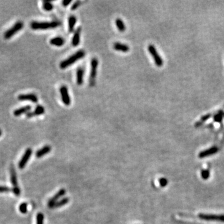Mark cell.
I'll use <instances>...</instances> for the list:
<instances>
[{
	"instance_id": "obj_1",
	"label": "cell",
	"mask_w": 224,
	"mask_h": 224,
	"mask_svg": "<svg viewBox=\"0 0 224 224\" xmlns=\"http://www.w3.org/2000/svg\"><path fill=\"white\" fill-rule=\"evenodd\" d=\"M85 55V52L84 50L81 49L80 51H78L77 52H76L75 54L70 56L67 59L62 61L59 65L60 68L62 69L67 68L68 67L72 65L74 63L76 62L77 60L84 58Z\"/></svg>"
},
{
	"instance_id": "obj_2",
	"label": "cell",
	"mask_w": 224,
	"mask_h": 224,
	"mask_svg": "<svg viewBox=\"0 0 224 224\" xmlns=\"http://www.w3.org/2000/svg\"><path fill=\"white\" fill-rule=\"evenodd\" d=\"M60 26L59 21L51 22H41V21H32L31 23V27L33 30H44L56 28Z\"/></svg>"
},
{
	"instance_id": "obj_3",
	"label": "cell",
	"mask_w": 224,
	"mask_h": 224,
	"mask_svg": "<svg viewBox=\"0 0 224 224\" xmlns=\"http://www.w3.org/2000/svg\"><path fill=\"white\" fill-rule=\"evenodd\" d=\"M98 60L97 58H93L91 60V70L89 76V85L90 87H94L96 84V77L97 74V68Z\"/></svg>"
},
{
	"instance_id": "obj_4",
	"label": "cell",
	"mask_w": 224,
	"mask_h": 224,
	"mask_svg": "<svg viewBox=\"0 0 224 224\" xmlns=\"http://www.w3.org/2000/svg\"><path fill=\"white\" fill-rule=\"evenodd\" d=\"M24 27V23L19 21L16 22L11 28L8 29L4 33V38L6 39H9L15 36L16 33L20 31Z\"/></svg>"
},
{
	"instance_id": "obj_5",
	"label": "cell",
	"mask_w": 224,
	"mask_h": 224,
	"mask_svg": "<svg viewBox=\"0 0 224 224\" xmlns=\"http://www.w3.org/2000/svg\"><path fill=\"white\" fill-rule=\"evenodd\" d=\"M10 174H11V182L13 185L12 190L14 194H15L16 195H17V196H19L21 194V190L20 187H18L16 172L15 167H14L13 165H11L10 168Z\"/></svg>"
},
{
	"instance_id": "obj_6",
	"label": "cell",
	"mask_w": 224,
	"mask_h": 224,
	"mask_svg": "<svg viewBox=\"0 0 224 224\" xmlns=\"http://www.w3.org/2000/svg\"><path fill=\"white\" fill-rule=\"evenodd\" d=\"M147 49H148V51L150 52V53L152 57V58H153L156 65L158 67H159L163 66V59H162L161 57L158 54V51H157L156 47L152 44H150L148 47H147Z\"/></svg>"
},
{
	"instance_id": "obj_7",
	"label": "cell",
	"mask_w": 224,
	"mask_h": 224,
	"mask_svg": "<svg viewBox=\"0 0 224 224\" xmlns=\"http://www.w3.org/2000/svg\"><path fill=\"white\" fill-rule=\"evenodd\" d=\"M199 217L202 220L207 221H217L224 222V215H213V214L201 213Z\"/></svg>"
},
{
	"instance_id": "obj_8",
	"label": "cell",
	"mask_w": 224,
	"mask_h": 224,
	"mask_svg": "<svg viewBox=\"0 0 224 224\" xmlns=\"http://www.w3.org/2000/svg\"><path fill=\"white\" fill-rule=\"evenodd\" d=\"M60 92L61 94L62 100L64 104L66 106H69L71 103V98L69 94L68 88L65 85H62L60 88Z\"/></svg>"
},
{
	"instance_id": "obj_9",
	"label": "cell",
	"mask_w": 224,
	"mask_h": 224,
	"mask_svg": "<svg viewBox=\"0 0 224 224\" xmlns=\"http://www.w3.org/2000/svg\"><path fill=\"white\" fill-rule=\"evenodd\" d=\"M66 193V190L64 189H61L57 192L53 197L49 199L48 202V207L51 209H53L55 204L58 201V200L64 195Z\"/></svg>"
},
{
	"instance_id": "obj_10",
	"label": "cell",
	"mask_w": 224,
	"mask_h": 224,
	"mask_svg": "<svg viewBox=\"0 0 224 224\" xmlns=\"http://www.w3.org/2000/svg\"><path fill=\"white\" fill-rule=\"evenodd\" d=\"M32 151L31 148H27L24 153L20 161L19 162L18 166L20 169H23L26 166L27 163L32 155Z\"/></svg>"
},
{
	"instance_id": "obj_11",
	"label": "cell",
	"mask_w": 224,
	"mask_h": 224,
	"mask_svg": "<svg viewBox=\"0 0 224 224\" xmlns=\"http://www.w3.org/2000/svg\"><path fill=\"white\" fill-rule=\"evenodd\" d=\"M18 99L20 101H29L32 103H37L38 102V97L34 93L21 94L18 97Z\"/></svg>"
},
{
	"instance_id": "obj_12",
	"label": "cell",
	"mask_w": 224,
	"mask_h": 224,
	"mask_svg": "<svg viewBox=\"0 0 224 224\" xmlns=\"http://www.w3.org/2000/svg\"><path fill=\"white\" fill-rule=\"evenodd\" d=\"M44 113H45L44 107L43 106L39 105H37L34 111L32 112L27 113V115H26V117L27 118H32L33 117L41 115H42V114H44Z\"/></svg>"
},
{
	"instance_id": "obj_13",
	"label": "cell",
	"mask_w": 224,
	"mask_h": 224,
	"mask_svg": "<svg viewBox=\"0 0 224 224\" xmlns=\"http://www.w3.org/2000/svg\"><path fill=\"white\" fill-rule=\"evenodd\" d=\"M218 151V147H211V148H209L207 150H205V151H203L200 152L199 154V157L200 158H206V157L212 156L214 154L217 153Z\"/></svg>"
},
{
	"instance_id": "obj_14",
	"label": "cell",
	"mask_w": 224,
	"mask_h": 224,
	"mask_svg": "<svg viewBox=\"0 0 224 224\" xmlns=\"http://www.w3.org/2000/svg\"><path fill=\"white\" fill-rule=\"evenodd\" d=\"M113 49L117 51H120L123 52H128L130 51V47L126 44H123L121 42H115L113 45Z\"/></svg>"
},
{
	"instance_id": "obj_15",
	"label": "cell",
	"mask_w": 224,
	"mask_h": 224,
	"mask_svg": "<svg viewBox=\"0 0 224 224\" xmlns=\"http://www.w3.org/2000/svg\"><path fill=\"white\" fill-rule=\"evenodd\" d=\"M31 107L30 105L24 106L21 108L16 109L15 110H14L13 115L15 117H20L24 113H29V112L31 111Z\"/></svg>"
},
{
	"instance_id": "obj_16",
	"label": "cell",
	"mask_w": 224,
	"mask_h": 224,
	"mask_svg": "<svg viewBox=\"0 0 224 224\" xmlns=\"http://www.w3.org/2000/svg\"><path fill=\"white\" fill-rule=\"evenodd\" d=\"M80 34H81V27H79L75 30L72 41V44L74 47H77L79 46L80 42Z\"/></svg>"
},
{
	"instance_id": "obj_17",
	"label": "cell",
	"mask_w": 224,
	"mask_h": 224,
	"mask_svg": "<svg viewBox=\"0 0 224 224\" xmlns=\"http://www.w3.org/2000/svg\"><path fill=\"white\" fill-rule=\"evenodd\" d=\"M65 42L64 38L61 37H55L52 38L50 40V44L52 46H57V47H61L62 46Z\"/></svg>"
},
{
	"instance_id": "obj_18",
	"label": "cell",
	"mask_w": 224,
	"mask_h": 224,
	"mask_svg": "<svg viewBox=\"0 0 224 224\" xmlns=\"http://www.w3.org/2000/svg\"><path fill=\"white\" fill-rule=\"evenodd\" d=\"M51 147L50 146L46 145L36 152V157L37 158H41V157L45 156L47 153H49V152H51Z\"/></svg>"
},
{
	"instance_id": "obj_19",
	"label": "cell",
	"mask_w": 224,
	"mask_h": 224,
	"mask_svg": "<svg viewBox=\"0 0 224 224\" xmlns=\"http://www.w3.org/2000/svg\"><path fill=\"white\" fill-rule=\"evenodd\" d=\"M77 22V18L74 15H71L68 19V29L69 32H72L74 31L75 24Z\"/></svg>"
},
{
	"instance_id": "obj_20",
	"label": "cell",
	"mask_w": 224,
	"mask_h": 224,
	"mask_svg": "<svg viewBox=\"0 0 224 224\" xmlns=\"http://www.w3.org/2000/svg\"><path fill=\"white\" fill-rule=\"evenodd\" d=\"M84 69L83 67H79L77 70V84L79 85H82L84 82Z\"/></svg>"
},
{
	"instance_id": "obj_21",
	"label": "cell",
	"mask_w": 224,
	"mask_h": 224,
	"mask_svg": "<svg viewBox=\"0 0 224 224\" xmlns=\"http://www.w3.org/2000/svg\"><path fill=\"white\" fill-rule=\"evenodd\" d=\"M115 23H116V26H117L119 31L121 32L125 31L126 26H125V23H124V22L121 19L117 18L116 21H115Z\"/></svg>"
},
{
	"instance_id": "obj_22",
	"label": "cell",
	"mask_w": 224,
	"mask_h": 224,
	"mask_svg": "<svg viewBox=\"0 0 224 224\" xmlns=\"http://www.w3.org/2000/svg\"><path fill=\"white\" fill-rule=\"evenodd\" d=\"M69 202V198L65 197V198L61 199V200H60V201H58V202H57L54 206L53 209H57V208H59V207H62L67 204Z\"/></svg>"
},
{
	"instance_id": "obj_23",
	"label": "cell",
	"mask_w": 224,
	"mask_h": 224,
	"mask_svg": "<svg viewBox=\"0 0 224 224\" xmlns=\"http://www.w3.org/2000/svg\"><path fill=\"white\" fill-rule=\"evenodd\" d=\"M42 8L46 11H51L54 9V5L51 1H45L42 3Z\"/></svg>"
},
{
	"instance_id": "obj_24",
	"label": "cell",
	"mask_w": 224,
	"mask_h": 224,
	"mask_svg": "<svg viewBox=\"0 0 224 224\" xmlns=\"http://www.w3.org/2000/svg\"><path fill=\"white\" fill-rule=\"evenodd\" d=\"M44 214L41 212L38 213L36 216V224H44Z\"/></svg>"
},
{
	"instance_id": "obj_25",
	"label": "cell",
	"mask_w": 224,
	"mask_h": 224,
	"mask_svg": "<svg viewBox=\"0 0 224 224\" xmlns=\"http://www.w3.org/2000/svg\"><path fill=\"white\" fill-rule=\"evenodd\" d=\"M211 117H212L211 114H207V115H206L203 116V117L201 118V121H199V122H197L196 124H195V126L197 127V126H200V125H201V124H202L203 122L206 121H207V120H209V119L210 118H211Z\"/></svg>"
},
{
	"instance_id": "obj_26",
	"label": "cell",
	"mask_w": 224,
	"mask_h": 224,
	"mask_svg": "<svg viewBox=\"0 0 224 224\" xmlns=\"http://www.w3.org/2000/svg\"><path fill=\"white\" fill-rule=\"evenodd\" d=\"M19 210L22 213H26L27 211V204L25 202L22 203L19 207Z\"/></svg>"
},
{
	"instance_id": "obj_27",
	"label": "cell",
	"mask_w": 224,
	"mask_h": 224,
	"mask_svg": "<svg viewBox=\"0 0 224 224\" xmlns=\"http://www.w3.org/2000/svg\"><path fill=\"white\" fill-rule=\"evenodd\" d=\"M222 118H223V115L222 113L220 112V111H219L218 113L216 114V115L214 116L213 117V120L215 121L216 122H217V123H220L222 122Z\"/></svg>"
},
{
	"instance_id": "obj_28",
	"label": "cell",
	"mask_w": 224,
	"mask_h": 224,
	"mask_svg": "<svg viewBox=\"0 0 224 224\" xmlns=\"http://www.w3.org/2000/svg\"><path fill=\"white\" fill-rule=\"evenodd\" d=\"M201 176L204 179H205V180L207 179L210 176L209 171V170H203L201 172Z\"/></svg>"
},
{
	"instance_id": "obj_29",
	"label": "cell",
	"mask_w": 224,
	"mask_h": 224,
	"mask_svg": "<svg viewBox=\"0 0 224 224\" xmlns=\"http://www.w3.org/2000/svg\"><path fill=\"white\" fill-rule=\"evenodd\" d=\"M159 183L161 187H166L167 184H168V180L164 178H162L159 179Z\"/></svg>"
},
{
	"instance_id": "obj_30",
	"label": "cell",
	"mask_w": 224,
	"mask_h": 224,
	"mask_svg": "<svg viewBox=\"0 0 224 224\" xmlns=\"http://www.w3.org/2000/svg\"><path fill=\"white\" fill-rule=\"evenodd\" d=\"M81 3H82V1H76L73 4V5L72 6V7H71V9H72V11L75 10L76 9H77V8L80 6Z\"/></svg>"
},
{
	"instance_id": "obj_31",
	"label": "cell",
	"mask_w": 224,
	"mask_h": 224,
	"mask_svg": "<svg viewBox=\"0 0 224 224\" xmlns=\"http://www.w3.org/2000/svg\"><path fill=\"white\" fill-rule=\"evenodd\" d=\"M11 189L6 186H0V192H9Z\"/></svg>"
},
{
	"instance_id": "obj_32",
	"label": "cell",
	"mask_w": 224,
	"mask_h": 224,
	"mask_svg": "<svg viewBox=\"0 0 224 224\" xmlns=\"http://www.w3.org/2000/svg\"><path fill=\"white\" fill-rule=\"evenodd\" d=\"M72 1L71 0H64V1H62V5L64 7H67L69 4L71 3Z\"/></svg>"
},
{
	"instance_id": "obj_33",
	"label": "cell",
	"mask_w": 224,
	"mask_h": 224,
	"mask_svg": "<svg viewBox=\"0 0 224 224\" xmlns=\"http://www.w3.org/2000/svg\"><path fill=\"white\" fill-rule=\"evenodd\" d=\"M220 112L222 113V115H223V117H224V112H223V111H222V110H220Z\"/></svg>"
},
{
	"instance_id": "obj_34",
	"label": "cell",
	"mask_w": 224,
	"mask_h": 224,
	"mask_svg": "<svg viewBox=\"0 0 224 224\" xmlns=\"http://www.w3.org/2000/svg\"><path fill=\"white\" fill-rule=\"evenodd\" d=\"M1 134H2V131H1V130H0V136H1Z\"/></svg>"
}]
</instances>
